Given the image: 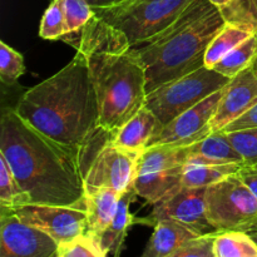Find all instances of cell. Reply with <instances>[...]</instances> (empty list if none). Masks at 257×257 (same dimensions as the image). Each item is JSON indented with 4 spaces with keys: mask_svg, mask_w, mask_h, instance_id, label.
I'll use <instances>...</instances> for the list:
<instances>
[{
    "mask_svg": "<svg viewBox=\"0 0 257 257\" xmlns=\"http://www.w3.org/2000/svg\"><path fill=\"white\" fill-rule=\"evenodd\" d=\"M215 257H247L257 255V242L242 231L217 232L213 240Z\"/></svg>",
    "mask_w": 257,
    "mask_h": 257,
    "instance_id": "cell-24",
    "label": "cell"
},
{
    "mask_svg": "<svg viewBox=\"0 0 257 257\" xmlns=\"http://www.w3.org/2000/svg\"><path fill=\"white\" fill-rule=\"evenodd\" d=\"M162 128V123L158 120L155 113L145 105L135 117L131 118L114 133L113 142L122 150L141 155L147 150L151 141Z\"/></svg>",
    "mask_w": 257,
    "mask_h": 257,
    "instance_id": "cell-15",
    "label": "cell"
},
{
    "mask_svg": "<svg viewBox=\"0 0 257 257\" xmlns=\"http://www.w3.org/2000/svg\"><path fill=\"white\" fill-rule=\"evenodd\" d=\"M225 88L208 95L202 102L171 120L151 141L148 147L158 145H192L207 137L212 133L211 119L217 110Z\"/></svg>",
    "mask_w": 257,
    "mask_h": 257,
    "instance_id": "cell-12",
    "label": "cell"
},
{
    "mask_svg": "<svg viewBox=\"0 0 257 257\" xmlns=\"http://www.w3.org/2000/svg\"><path fill=\"white\" fill-rule=\"evenodd\" d=\"M136 196H137V193H136L135 188H131L124 195L120 196L117 213H115L112 223L108 226L104 233L100 236V243H102L103 250L105 251L107 255L113 253L114 257H119L120 248L124 242L128 230L133 223L137 222V220L130 212V205L135 200Z\"/></svg>",
    "mask_w": 257,
    "mask_h": 257,
    "instance_id": "cell-20",
    "label": "cell"
},
{
    "mask_svg": "<svg viewBox=\"0 0 257 257\" xmlns=\"http://www.w3.org/2000/svg\"><path fill=\"white\" fill-rule=\"evenodd\" d=\"M97 94L98 125L115 133L143 107L147 98V75L135 49L123 54L87 57Z\"/></svg>",
    "mask_w": 257,
    "mask_h": 257,
    "instance_id": "cell-4",
    "label": "cell"
},
{
    "mask_svg": "<svg viewBox=\"0 0 257 257\" xmlns=\"http://www.w3.org/2000/svg\"><path fill=\"white\" fill-rule=\"evenodd\" d=\"M247 257H257V255H253V256H247Z\"/></svg>",
    "mask_w": 257,
    "mask_h": 257,
    "instance_id": "cell-39",
    "label": "cell"
},
{
    "mask_svg": "<svg viewBox=\"0 0 257 257\" xmlns=\"http://www.w3.org/2000/svg\"><path fill=\"white\" fill-rule=\"evenodd\" d=\"M223 27L215 5L208 0H193L165 30L132 48L146 67L147 94L205 67L208 44Z\"/></svg>",
    "mask_w": 257,
    "mask_h": 257,
    "instance_id": "cell-3",
    "label": "cell"
},
{
    "mask_svg": "<svg viewBox=\"0 0 257 257\" xmlns=\"http://www.w3.org/2000/svg\"><path fill=\"white\" fill-rule=\"evenodd\" d=\"M183 170H185V166L172 168V170L138 173L136 176L133 188L137 196H140L151 205H155L182 188Z\"/></svg>",
    "mask_w": 257,
    "mask_h": 257,
    "instance_id": "cell-17",
    "label": "cell"
},
{
    "mask_svg": "<svg viewBox=\"0 0 257 257\" xmlns=\"http://www.w3.org/2000/svg\"><path fill=\"white\" fill-rule=\"evenodd\" d=\"M193 0H119L95 14L127 35L132 48L165 30Z\"/></svg>",
    "mask_w": 257,
    "mask_h": 257,
    "instance_id": "cell-6",
    "label": "cell"
},
{
    "mask_svg": "<svg viewBox=\"0 0 257 257\" xmlns=\"http://www.w3.org/2000/svg\"><path fill=\"white\" fill-rule=\"evenodd\" d=\"M248 128H257V103L253 107H251L245 114L230 123L223 130V132H233V131H242L248 130Z\"/></svg>",
    "mask_w": 257,
    "mask_h": 257,
    "instance_id": "cell-33",
    "label": "cell"
},
{
    "mask_svg": "<svg viewBox=\"0 0 257 257\" xmlns=\"http://www.w3.org/2000/svg\"><path fill=\"white\" fill-rule=\"evenodd\" d=\"M87 2L89 3L90 7L95 10V9H103V8L110 7V5L115 4V3H118L119 0H87Z\"/></svg>",
    "mask_w": 257,
    "mask_h": 257,
    "instance_id": "cell-35",
    "label": "cell"
},
{
    "mask_svg": "<svg viewBox=\"0 0 257 257\" xmlns=\"http://www.w3.org/2000/svg\"><path fill=\"white\" fill-rule=\"evenodd\" d=\"M60 40L72 45L85 57L123 54L132 49L127 35L97 14L84 27L77 32L68 33Z\"/></svg>",
    "mask_w": 257,
    "mask_h": 257,
    "instance_id": "cell-13",
    "label": "cell"
},
{
    "mask_svg": "<svg viewBox=\"0 0 257 257\" xmlns=\"http://www.w3.org/2000/svg\"><path fill=\"white\" fill-rule=\"evenodd\" d=\"M237 176L257 198V167L243 166L237 172Z\"/></svg>",
    "mask_w": 257,
    "mask_h": 257,
    "instance_id": "cell-34",
    "label": "cell"
},
{
    "mask_svg": "<svg viewBox=\"0 0 257 257\" xmlns=\"http://www.w3.org/2000/svg\"><path fill=\"white\" fill-rule=\"evenodd\" d=\"M114 133L98 127L79 151L85 193L109 187L120 196L133 188L141 155L117 147Z\"/></svg>",
    "mask_w": 257,
    "mask_h": 257,
    "instance_id": "cell-5",
    "label": "cell"
},
{
    "mask_svg": "<svg viewBox=\"0 0 257 257\" xmlns=\"http://www.w3.org/2000/svg\"><path fill=\"white\" fill-rule=\"evenodd\" d=\"M120 195L109 187L97 188L85 193L87 232L100 238L117 213Z\"/></svg>",
    "mask_w": 257,
    "mask_h": 257,
    "instance_id": "cell-18",
    "label": "cell"
},
{
    "mask_svg": "<svg viewBox=\"0 0 257 257\" xmlns=\"http://www.w3.org/2000/svg\"><path fill=\"white\" fill-rule=\"evenodd\" d=\"M230 82V78L202 67L153 89L147 94L145 105L155 113L165 127L208 95L225 88Z\"/></svg>",
    "mask_w": 257,
    "mask_h": 257,
    "instance_id": "cell-7",
    "label": "cell"
},
{
    "mask_svg": "<svg viewBox=\"0 0 257 257\" xmlns=\"http://www.w3.org/2000/svg\"><path fill=\"white\" fill-rule=\"evenodd\" d=\"M207 218L217 232L257 228V198L237 173L206 188Z\"/></svg>",
    "mask_w": 257,
    "mask_h": 257,
    "instance_id": "cell-8",
    "label": "cell"
},
{
    "mask_svg": "<svg viewBox=\"0 0 257 257\" xmlns=\"http://www.w3.org/2000/svg\"><path fill=\"white\" fill-rule=\"evenodd\" d=\"M257 103V74L252 67L231 79L226 85L217 110L211 119L212 132L223 131Z\"/></svg>",
    "mask_w": 257,
    "mask_h": 257,
    "instance_id": "cell-14",
    "label": "cell"
},
{
    "mask_svg": "<svg viewBox=\"0 0 257 257\" xmlns=\"http://www.w3.org/2000/svg\"><path fill=\"white\" fill-rule=\"evenodd\" d=\"M206 188H186L153 205L152 213L137 222L155 226L158 221L171 220L186 226L200 236L211 235L217 231L207 218Z\"/></svg>",
    "mask_w": 257,
    "mask_h": 257,
    "instance_id": "cell-9",
    "label": "cell"
},
{
    "mask_svg": "<svg viewBox=\"0 0 257 257\" xmlns=\"http://www.w3.org/2000/svg\"><path fill=\"white\" fill-rule=\"evenodd\" d=\"M12 211L20 221L48 233L58 243L87 232V210L83 208L28 203Z\"/></svg>",
    "mask_w": 257,
    "mask_h": 257,
    "instance_id": "cell-10",
    "label": "cell"
},
{
    "mask_svg": "<svg viewBox=\"0 0 257 257\" xmlns=\"http://www.w3.org/2000/svg\"><path fill=\"white\" fill-rule=\"evenodd\" d=\"M60 5L64 14L67 34L84 27L95 14L87 0H60Z\"/></svg>",
    "mask_w": 257,
    "mask_h": 257,
    "instance_id": "cell-30",
    "label": "cell"
},
{
    "mask_svg": "<svg viewBox=\"0 0 257 257\" xmlns=\"http://www.w3.org/2000/svg\"><path fill=\"white\" fill-rule=\"evenodd\" d=\"M216 235L217 232L193 238L166 257H215L213 240Z\"/></svg>",
    "mask_w": 257,
    "mask_h": 257,
    "instance_id": "cell-32",
    "label": "cell"
},
{
    "mask_svg": "<svg viewBox=\"0 0 257 257\" xmlns=\"http://www.w3.org/2000/svg\"><path fill=\"white\" fill-rule=\"evenodd\" d=\"M257 58V34L252 35L241 43L240 45L231 50L223 59H221L213 70L218 72L225 77L235 78L241 72L246 70L247 68L252 67Z\"/></svg>",
    "mask_w": 257,
    "mask_h": 257,
    "instance_id": "cell-23",
    "label": "cell"
},
{
    "mask_svg": "<svg viewBox=\"0 0 257 257\" xmlns=\"http://www.w3.org/2000/svg\"><path fill=\"white\" fill-rule=\"evenodd\" d=\"M67 34L60 0H50L39 25V37L44 40L62 39Z\"/></svg>",
    "mask_w": 257,
    "mask_h": 257,
    "instance_id": "cell-28",
    "label": "cell"
},
{
    "mask_svg": "<svg viewBox=\"0 0 257 257\" xmlns=\"http://www.w3.org/2000/svg\"><path fill=\"white\" fill-rule=\"evenodd\" d=\"M59 243L27 225L10 208L0 207V257H55Z\"/></svg>",
    "mask_w": 257,
    "mask_h": 257,
    "instance_id": "cell-11",
    "label": "cell"
},
{
    "mask_svg": "<svg viewBox=\"0 0 257 257\" xmlns=\"http://www.w3.org/2000/svg\"><path fill=\"white\" fill-rule=\"evenodd\" d=\"M242 165H202L186 163L182 176V187L203 188L235 175L242 168Z\"/></svg>",
    "mask_w": 257,
    "mask_h": 257,
    "instance_id": "cell-21",
    "label": "cell"
},
{
    "mask_svg": "<svg viewBox=\"0 0 257 257\" xmlns=\"http://www.w3.org/2000/svg\"><path fill=\"white\" fill-rule=\"evenodd\" d=\"M218 12L225 24L257 34V0H231Z\"/></svg>",
    "mask_w": 257,
    "mask_h": 257,
    "instance_id": "cell-25",
    "label": "cell"
},
{
    "mask_svg": "<svg viewBox=\"0 0 257 257\" xmlns=\"http://www.w3.org/2000/svg\"><path fill=\"white\" fill-rule=\"evenodd\" d=\"M187 163L202 165H242V157L235 150L223 131L212 132L203 140L191 145Z\"/></svg>",
    "mask_w": 257,
    "mask_h": 257,
    "instance_id": "cell-16",
    "label": "cell"
},
{
    "mask_svg": "<svg viewBox=\"0 0 257 257\" xmlns=\"http://www.w3.org/2000/svg\"><path fill=\"white\" fill-rule=\"evenodd\" d=\"M55 257H107L100 240L85 232L58 245Z\"/></svg>",
    "mask_w": 257,
    "mask_h": 257,
    "instance_id": "cell-27",
    "label": "cell"
},
{
    "mask_svg": "<svg viewBox=\"0 0 257 257\" xmlns=\"http://www.w3.org/2000/svg\"><path fill=\"white\" fill-rule=\"evenodd\" d=\"M153 227L152 236L141 257H166L188 241L200 237L188 227L171 220L158 221Z\"/></svg>",
    "mask_w": 257,
    "mask_h": 257,
    "instance_id": "cell-19",
    "label": "cell"
},
{
    "mask_svg": "<svg viewBox=\"0 0 257 257\" xmlns=\"http://www.w3.org/2000/svg\"><path fill=\"white\" fill-rule=\"evenodd\" d=\"M255 34L240 29L233 25L225 24V27L211 40L205 54V67L212 69L221 59L226 57L237 45L247 40Z\"/></svg>",
    "mask_w": 257,
    "mask_h": 257,
    "instance_id": "cell-22",
    "label": "cell"
},
{
    "mask_svg": "<svg viewBox=\"0 0 257 257\" xmlns=\"http://www.w3.org/2000/svg\"><path fill=\"white\" fill-rule=\"evenodd\" d=\"M14 109L28 124L79 153L99 127L97 94L87 57L77 52L59 72L28 89Z\"/></svg>",
    "mask_w": 257,
    "mask_h": 257,
    "instance_id": "cell-2",
    "label": "cell"
},
{
    "mask_svg": "<svg viewBox=\"0 0 257 257\" xmlns=\"http://www.w3.org/2000/svg\"><path fill=\"white\" fill-rule=\"evenodd\" d=\"M0 156L32 203L87 210L79 153L28 124L15 109L2 115Z\"/></svg>",
    "mask_w": 257,
    "mask_h": 257,
    "instance_id": "cell-1",
    "label": "cell"
},
{
    "mask_svg": "<svg viewBox=\"0 0 257 257\" xmlns=\"http://www.w3.org/2000/svg\"><path fill=\"white\" fill-rule=\"evenodd\" d=\"M253 238V237H252ZM253 240H255L256 241V242H257V237H255V238H253Z\"/></svg>",
    "mask_w": 257,
    "mask_h": 257,
    "instance_id": "cell-40",
    "label": "cell"
},
{
    "mask_svg": "<svg viewBox=\"0 0 257 257\" xmlns=\"http://www.w3.org/2000/svg\"><path fill=\"white\" fill-rule=\"evenodd\" d=\"M25 73L24 58L19 52L0 42V79L4 84L13 85Z\"/></svg>",
    "mask_w": 257,
    "mask_h": 257,
    "instance_id": "cell-29",
    "label": "cell"
},
{
    "mask_svg": "<svg viewBox=\"0 0 257 257\" xmlns=\"http://www.w3.org/2000/svg\"><path fill=\"white\" fill-rule=\"evenodd\" d=\"M28 203H32L29 195L19 185L5 158L0 156V207L13 210Z\"/></svg>",
    "mask_w": 257,
    "mask_h": 257,
    "instance_id": "cell-26",
    "label": "cell"
},
{
    "mask_svg": "<svg viewBox=\"0 0 257 257\" xmlns=\"http://www.w3.org/2000/svg\"><path fill=\"white\" fill-rule=\"evenodd\" d=\"M248 235H250L251 237H253V238L257 237V228H256L255 231H252V232H250V233H248Z\"/></svg>",
    "mask_w": 257,
    "mask_h": 257,
    "instance_id": "cell-37",
    "label": "cell"
},
{
    "mask_svg": "<svg viewBox=\"0 0 257 257\" xmlns=\"http://www.w3.org/2000/svg\"><path fill=\"white\" fill-rule=\"evenodd\" d=\"M208 2H210L211 4L215 5V7L217 8V9H220V8H222L223 5H226V4H227V3H230L231 0H208Z\"/></svg>",
    "mask_w": 257,
    "mask_h": 257,
    "instance_id": "cell-36",
    "label": "cell"
},
{
    "mask_svg": "<svg viewBox=\"0 0 257 257\" xmlns=\"http://www.w3.org/2000/svg\"><path fill=\"white\" fill-rule=\"evenodd\" d=\"M252 69L255 70V73H256V74H257V58H256L255 63H253V65H252Z\"/></svg>",
    "mask_w": 257,
    "mask_h": 257,
    "instance_id": "cell-38",
    "label": "cell"
},
{
    "mask_svg": "<svg viewBox=\"0 0 257 257\" xmlns=\"http://www.w3.org/2000/svg\"><path fill=\"white\" fill-rule=\"evenodd\" d=\"M226 133L235 150L242 157L245 166L257 167V128Z\"/></svg>",
    "mask_w": 257,
    "mask_h": 257,
    "instance_id": "cell-31",
    "label": "cell"
}]
</instances>
